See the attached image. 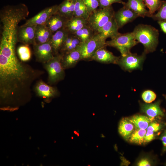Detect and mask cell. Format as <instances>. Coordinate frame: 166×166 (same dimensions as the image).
<instances>
[{
    "instance_id": "23",
    "label": "cell",
    "mask_w": 166,
    "mask_h": 166,
    "mask_svg": "<svg viewBox=\"0 0 166 166\" xmlns=\"http://www.w3.org/2000/svg\"><path fill=\"white\" fill-rule=\"evenodd\" d=\"M128 119L136 128L142 129H147L151 122L147 116L141 115H135Z\"/></svg>"
},
{
    "instance_id": "26",
    "label": "cell",
    "mask_w": 166,
    "mask_h": 166,
    "mask_svg": "<svg viewBox=\"0 0 166 166\" xmlns=\"http://www.w3.org/2000/svg\"><path fill=\"white\" fill-rule=\"evenodd\" d=\"M146 131L145 129L136 128L129 136L128 140L131 143L142 144L145 143L144 137Z\"/></svg>"
},
{
    "instance_id": "32",
    "label": "cell",
    "mask_w": 166,
    "mask_h": 166,
    "mask_svg": "<svg viewBox=\"0 0 166 166\" xmlns=\"http://www.w3.org/2000/svg\"><path fill=\"white\" fill-rule=\"evenodd\" d=\"M85 4L89 14L95 11L99 6V0H84Z\"/></svg>"
},
{
    "instance_id": "31",
    "label": "cell",
    "mask_w": 166,
    "mask_h": 166,
    "mask_svg": "<svg viewBox=\"0 0 166 166\" xmlns=\"http://www.w3.org/2000/svg\"><path fill=\"white\" fill-rule=\"evenodd\" d=\"M141 97L145 102L150 103L155 100L156 96L153 91L151 90H147L143 92Z\"/></svg>"
},
{
    "instance_id": "30",
    "label": "cell",
    "mask_w": 166,
    "mask_h": 166,
    "mask_svg": "<svg viewBox=\"0 0 166 166\" xmlns=\"http://www.w3.org/2000/svg\"><path fill=\"white\" fill-rule=\"evenodd\" d=\"M81 43L80 39L74 35L73 39L70 43L66 47L62 49V50L65 53L75 49L79 48Z\"/></svg>"
},
{
    "instance_id": "22",
    "label": "cell",
    "mask_w": 166,
    "mask_h": 166,
    "mask_svg": "<svg viewBox=\"0 0 166 166\" xmlns=\"http://www.w3.org/2000/svg\"><path fill=\"white\" fill-rule=\"evenodd\" d=\"M135 126L128 118L123 119L120 121L118 127L120 134L126 139L129 136L134 130Z\"/></svg>"
},
{
    "instance_id": "27",
    "label": "cell",
    "mask_w": 166,
    "mask_h": 166,
    "mask_svg": "<svg viewBox=\"0 0 166 166\" xmlns=\"http://www.w3.org/2000/svg\"><path fill=\"white\" fill-rule=\"evenodd\" d=\"M19 58L22 61H29L31 57V52L28 45H24L19 46L17 49Z\"/></svg>"
},
{
    "instance_id": "38",
    "label": "cell",
    "mask_w": 166,
    "mask_h": 166,
    "mask_svg": "<svg viewBox=\"0 0 166 166\" xmlns=\"http://www.w3.org/2000/svg\"><path fill=\"white\" fill-rule=\"evenodd\" d=\"M157 22L162 30L166 34V21H159Z\"/></svg>"
},
{
    "instance_id": "34",
    "label": "cell",
    "mask_w": 166,
    "mask_h": 166,
    "mask_svg": "<svg viewBox=\"0 0 166 166\" xmlns=\"http://www.w3.org/2000/svg\"><path fill=\"white\" fill-rule=\"evenodd\" d=\"M162 128V125L160 123L153 122L149 124L147 129V130L156 132L161 130Z\"/></svg>"
},
{
    "instance_id": "11",
    "label": "cell",
    "mask_w": 166,
    "mask_h": 166,
    "mask_svg": "<svg viewBox=\"0 0 166 166\" xmlns=\"http://www.w3.org/2000/svg\"><path fill=\"white\" fill-rule=\"evenodd\" d=\"M139 17L136 13L124 6L115 12L114 15V18L119 29Z\"/></svg>"
},
{
    "instance_id": "29",
    "label": "cell",
    "mask_w": 166,
    "mask_h": 166,
    "mask_svg": "<svg viewBox=\"0 0 166 166\" xmlns=\"http://www.w3.org/2000/svg\"><path fill=\"white\" fill-rule=\"evenodd\" d=\"M157 13L150 17L157 21H166V0L162 1Z\"/></svg>"
},
{
    "instance_id": "12",
    "label": "cell",
    "mask_w": 166,
    "mask_h": 166,
    "mask_svg": "<svg viewBox=\"0 0 166 166\" xmlns=\"http://www.w3.org/2000/svg\"><path fill=\"white\" fill-rule=\"evenodd\" d=\"M119 28L114 17L103 26L96 32L103 39L106 40L108 38L112 39L117 35L119 33Z\"/></svg>"
},
{
    "instance_id": "20",
    "label": "cell",
    "mask_w": 166,
    "mask_h": 166,
    "mask_svg": "<svg viewBox=\"0 0 166 166\" xmlns=\"http://www.w3.org/2000/svg\"><path fill=\"white\" fill-rule=\"evenodd\" d=\"M67 20L57 13L52 16L45 25L53 34L64 27Z\"/></svg>"
},
{
    "instance_id": "33",
    "label": "cell",
    "mask_w": 166,
    "mask_h": 166,
    "mask_svg": "<svg viewBox=\"0 0 166 166\" xmlns=\"http://www.w3.org/2000/svg\"><path fill=\"white\" fill-rule=\"evenodd\" d=\"M100 8H104L109 6L115 3H121L123 5L124 2L122 0H99Z\"/></svg>"
},
{
    "instance_id": "8",
    "label": "cell",
    "mask_w": 166,
    "mask_h": 166,
    "mask_svg": "<svg viewBox=\"0 0 166 166\" xmlns=\"http://www.w3.org/2000/svg\"><path fill=\"white\" fill-rule=\"evenodd\" d=\"M58 5L47 7L26 21L22 26L45 24L53 15L58 13Z\"/></svg>"
},
{
    "instance_id": "13",
    "label": "cell",
    "mask_w": 166,
    "mask_h": 166,
    "mask_svg": "<svg viewBox=\"0 0 166 166\" xmlns=\"http://www.w3.org/2000/svg\"><path fill=\"white\" fill-rule=\"evenodd\" d=\"M105 47L98 50L91 59L103 63L117 64L120 57L114 55Z\"/></svg>"
},
{
    "instance_id": "15",
    "label": "cell",
    "mask_w": 166,
    "mask_h": 166,
    "mask_svg": "<svg viewBox=\"0 0 166 166\" xmlns=\"http://www.w3.org/2000/svg\"><path fill=\"white\" fill-rule=\"evenodd\" d=\"M81 60V55L79 48L65 52L62 55L61 62L64 69L73 67Z\"/></svg>"
},
{
    "instance_id": "5",
    "label": "cell",
    "mask_w": 166,
    "mask_h": 166,
    "mask_svg": "<svg viewBox=\"0 0 166 166\" xmlns=\"http://www.w3.org/2000/svg\"><path fill=\"white\" fill-rule=\"evenodd\" d=\"M105 40L95 33L93 36L87 41L82 43L79 49L81 55V60L91 59L99 49L106 46Z\"/></svg>"
},
{
    "instance_id": "25",
    "label": "cell",
    "mask_w": 166,
    "mask_h": 166,
    "mask_svg": "<svg viewBox=\"0 0 166 166\" xmlns=\"http://www.w3.org/2000/svg\"><path fill=\"white\" fill-rule=\"evenodd\" d=\"M95 33L94 31L87 25L73 34L79 38L82 43H83L91 38Z\"/></svg>"
},
{
    "instance_id": "28",
    "label": "cell",
    "mask_w": 166,
    "mask_h": 166,
    "mask_svg": "<svg viewBox=\"0 0 166 166\" xmlns=\"http://www.w3.org/2000/svg\"><path fill=\"white\" fill-rule=\"evenodd\" d=\"M144 2L148 9L149 17H150L157 11L160 8L162 1L161 0H144Z\"/></svg>"
},
{
    "instance_id": "39",
    "label": "cell",
    "mask_w": 166,
    "mask_h": 166,
    "mask_svg": "<svg viewBox=\"0 0 166 166\" xmlns=\"http://www.w3.org/2000/svg\"><path fill=\"white\" fill-rule=\"evenodd\" d=\"M165 98H166V97H165Z\"/></svg>"
},
{
    "instance_id": "21",
    "label": "cell",
    "mask_w": 166,
    "mask_h": 166,
    "mask_svg": "<svg viewBox=\"0 0 166 166\" xmlns=\"http://www.w3.org/2000/svg\"><path fill=\"white\" fill-rule=\"evenodd\" d=\"M160 104L159 101L152 104H143L141 105V109L151 118L163 116L164 113L160 107Z\"/></svg>"
},
{
    "instance_id": "1",
    "label": "cell",
    "mask_w": 166,
    "mask_h": 166,
    "mask_svg": "<svg viewBox=\"0 0 166 166\" xmlns=\"http://www.w3.org/2000/svg\"><path fill=\"white\" fill-rule=\"evenodd\" d=\"M35 73L22 63L15 52L0 53V95L4 99H11L28 91Z\"/></svg>"
},
{
    "instance_id": "4",
    "label": "cell",
    "mask_w": 166,
    "mask_h": 166,
    "mask_svg": "<svg viewBox=\"0 0 166 166\" xmlns=\"http://www.w3.org/2000/svg\"><path fill=\"white\" fill-rule=\"evenodd\" d=\"M138 43L131 32L123 34L119 33L110 40L106 41V45L116 48L121 56H124L130 52V49Z\"/></svg>"
},
{
    "instance_id": "9",
    "label": "cell",
    "mask_w": 166,
    "mask_h": 166,
    "mask_svg": "<svg viewBox=\"0 0 166 166\" xmlns=\"http://www.w3.org/2000/svg\"><path fill=\"white\" fill-rule=\"evenodd\" d=\"M36 26H21L18 28L17 34V41L24 45L34 44Z\"/></svg>"
},
{
    "instance_id": "18",
    "label": "cell",
    "mask_w": 166,
    "mask_h": 166,
    "mask_svg": "<svg viewBox=\"0 0 166 166\" xmlns=\"http://www.w3.org/2000/svg\"><path fill=\"white\" fill-rule=\"evenodd\" d=\"M35 89L37 95L44 98H50L55 96L57 93V90L54 87L51 86L42 81L36 84Z\"/></svg>"
},
{
    "instance_id": "24",
    "label": "cell",
    "mask_w": 166,
    "mask_h": 166,
    "mask_svg": "<svg viewBox=\"0 0 166 166\" xmlns=\"http://www.w3.org/2000/svg\"><path fill=\"white\" fill-rule=\"evenodd\" d=\"M89 14L84 0H77L73 17L87 20Z\"/></svg>"
},
{
    "instance_id": "16",
    "label": "cell",
    "mask_w": 166,
    "mask_h": 166,
    "mask_svg": "<svg viewBox=\"0 0 166 166\" xmlns=\"http://www.w3.org/2000/svg\"><path fill=\"white\" fill-rule=\"evenodd\" d=\"M123 5L124 6L136 13L139 17L144 18L149 16L148 10L146 9L144 0H128Z\"/></svg>"
},
{
    "instance_id": "19",
    "label": "cell",
    "mask_w": 166,
    "mask_h": 166,
    "mask_svg": "<svg viewBox=\"0 0 166 166\" xmlns=\"http://www.w3.org/2000/svg\"><path fill=\"white\" fill-rule=\"evenodd\" d=\"M77 0H64L58 5V13L68 19L73 16Z\"/></svg>"
},
{
    "instance_id": "7",
    "label": "cell",
    "mask_w": 166,
    "mask_h": 166,
    "mask_svg": "<svg viewBox=\"0 0 166 166\" xmlns=\"http://www.w3.org/2000/svg\"><path fill=\"white\" fill-rule=\"evenodd\" d=\"M145 54L144 52L140 55L130 52L120 57L117 64L126 70L130 71L140 69L145 60Z\"/></svg>"
},
{
    "instance_id": "6",
    "label": "cell",
    "mask_w": 166,
    "mask_h": 166,
    "mask_svg": "<svg viewBox=\"0 0 166 166\" xmlns=\"http://www.w3.org/2000/svg\"><path fill=\"white\" fill-rule=\"evenodd\" d=\"M62 55H57L47 62L45 67L48 74L50 83H54L62 79L64 76V69L61 62Z\"/></svg>"
},
{
    "instance_id": "2",
    "label": "cell",
    "mask_w": 166,
    "mask_h": 166,
    "mask_svg": "<svg viewBox=\"0 0 166 166\" xmlns=\"http://www.w3.org/2000/svg\"><path fill=\"white\" fill-rule=\"evenodd\" d=\"M132 32L136 40L143 45L146 54L156 50L159 42L157 29L150 25L140 24L136 26Z\"/></svg>"
},
{
    "instance_id": "35",
    "label": "cell",
    "mask_w": 166,
    "mask_h": 166,
    "mask_svg": "<svg viewBox=\"0 0 166 166\" xmlns=\"http://www.w3.org/2000/svg\"><path fill=\"white\" fill-rule=\"evenodd\" d=\"M147 130L144 137L145 143L149 142L155 138L154 132L151 130Z\"/></svg>"
},
{
    "instance_id": "14",
    "label": "cell",
    "mask_w": 166,
    "mask_h": 166,
    "mask_svg": "<svg viewBox=\"0 0 166 166\" xmlns=\"http://www.w3.org/2000/svg\"><path fill=\"white\" fill-rule=\"evenodd\" d=\"M69 33L63 28L54 33L50 40L53 53H57L62 46Z\"/></svg>"
},
{
    "instance_id": "3",
    "label": "cell",
    "mask_w": 166,
    "mask_h": 166,
    "mask_svg": "<svg viewBox=\"0 0 166 166\" xmlns=\"http://www.w3.org/2000/svg\"><path fill=\"white\" fill-rule=\"evenodd\" d=\"M114 14L112 6L97 9L89 14L87 25L96 33L114 17Z\"/></svg>"
},
{
    "instance_id": "10",
    "label": "cell",
    "mask_w": 166,
    "mask_h": 166,
    "mask_svg": "<svg viewBox=\"0 0 166 166\" xmlns=\"http://www.w3.org/2000/svg\"><path fill=\"white\" fill-rule=\"evenodd\" d=\"M34 45V54L38 61L45 63L54 57L52 47L49 41L47 42Z\"/></svg>"
},
{
    "instance_id": "36",
    "label": "cell",
    "mask_w": 166,
    "mask_h": 166,
    "mask_svg": "<svg viewBox=\"0 0 166 166\" xmlns=\"http://www.w3.org/2000/svg\"><path fill=\"white\" fill-rule=\"evenodd\" d=\"M137 165L139 166H151V164L148 160L146 158H143L138 162Z\"/></svg>"
},
{
    "instance_id": "37",
    "label": "cell",
    "mask_w": 166,
    "mask_h": 166,
    "mask_svg": "<svg viewBox=\"0 0 166 166\" xmlns=\"http://www.w3.org/2000/svg\"><path fill=\"white\" fill-rule=\"evenodd\" d=\"M160 139L162 141L164 151H166V130L161 135Z\"/></svg>"
},
{
    "instance_id": "17",
    "label": "cell",
    "mask_w": 166,
    "mask_h": 166,
    "mask_svg": "<svg viewBox=\"0 0 166 166\" xmlns=\"http://www.w3.org/2000/svg\"><path fill=\"white\" fill-rule=\"evenodd\" d=\"M53 34L45 24L37 25L34 44L43 43L50 41Z\"/></svg>"
}]
</instances>
